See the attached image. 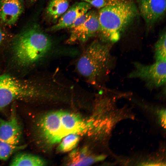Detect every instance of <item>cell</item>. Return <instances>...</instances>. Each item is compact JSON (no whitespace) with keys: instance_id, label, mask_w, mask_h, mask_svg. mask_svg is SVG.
Returning <instances> with one entry per match:
<instances>
[{"instance_id":"5","label":"cell","mask_w":166,"mask_h":166,"mask_svg":"<svg viewBox=\"0 0 166 166\" xmlns=\"http://www.w3.org/2000/svg\"><path fill=\"white\" fill-rule=\"evenodd\" d=\"M166 61H156L150 65L134 63V70L128 75L129 78H138L152 87H158L166 82Z\"/></svg>"},{"instance_id":"2","label":"cell","mask_w":166,"mask_h":166,"mask_svg":"<svg viewBox=\"0 0 166 166\" xmlns=\"http://www.w3.org/2000/svg\"><path fill=\"white\" fill-rule=\"evenodd\" d=\"M109 45L95 40L78 59L76 69L89 83L95 85L108 71L111 61Z\"/></svg>"},{"instance_id":"4","label":"cell","mask_w":166,"mask_h":166,"mask_svg":"<svg viewBox=\"0 0 166 166\" xmlns=\"http://www.w3.org/2000/svg\"><path fill=\"white\" fill-rule=\"evenodd\" d=\"M50 84L45 87H37L23 82L6 74L0 75V109L14 101L38 97L53 93Z\"/></svg>"},{"instance_id":"1","label":"cell","mask_w":166,"mask_h":166,"mask_svg":"<svg viewBox=\"0 0 166 166\" xmlns=\"http://www.w3.org/2000/svg\"><path fill=\"white\" fill-rule=\"evenodd\" d=\"M137 7L130 1L107 4L98 12L102 41L113 43L118 41L127 27L136 16Z\"/></svg>"},{"instance_id":"19","label":"cell","mask_w":166,"mask_h":166,"mask_svg":"<svg viewBox=\"0 0 166 166\" xmlns=\"http://www.w3.org/2000/svg\"><path fill=\"white\" fill-rule=\"evenodd\" d=\"M83 2L90 4L96 8L100 9L107 3L105 0H82Z\"/></svg>"},{"instance_id":"11","label":"cell","mask_w":166,"mask_h":166,"mask_svg":"<svg viewBox=\"0 0 166 166\" xmlns=\"http://www.w3.org/2000/svg\"><path fill=\"white\" fill-rule=\"evenodd\" d=\"M91 6L83 1L74 4L60 17L57 22L50 28V30L69 28L79 17L90 10Z\"/></svg>"},{"instance_id":"10","label":"cell","mask_w":166,"mask_h":166,"mask_svg":"<svg viewBox=\"0 0 166 166\" xmlns=\"http://www.w3.org/2000/svg\"><path fill=\"white\" fill-rule=\"evenodd\" d=\"M12 112L8 120L0 118V140L18 145L21 138V128L14 112Z\"/></svg>"},{"instance_id":"17","label":"cell","mask_w":166,"mask_h":166,"mask_svg":"<svg viewBox=\"0 0 166 166\" xmlns=\"http://www.w3.org/2000/svg\"><path fill=\"white\" fill-rule=\"evenodd\" d=\"M79 140L77 134H71L65 137L59 146L58 149L62 152L68 151L74 148Z\"/></svg>"},{"instance_id":"8","label":"cell","mask_w":166,"mask_h":166,"mask_svg":"<svg viewBox=\"0 0 166 166\" xmlns=\"http://www.w3.org/2000/svg\"><path fill=\"white\" fill-rule=\"evenodd\" d=\"M100 29L98 13L94 11L91 16L81 25L71 29L68 43H84L99 32Z\"/></svg>"},{"instance_id":"6","label":"cell","mask_w":166,"mask_h":166,"mask_svg":"<svg viewBox=\"0 0 166 166\" xmlns=\"http://www.w3.org/2000/svg\"><path fill=\"white\" fill-rule=\"evenodd\" d=\"M137 2L138 11L148 29L165 16L166 0H137Z\"/></svg>"},{"instance_id":"7","label":"cell","mask_w":166,"mask_h":166,"mask_svg":"<svg viewBox=\"0 0 166 166\" xmlns=\"http://www.w3.org/2000/svg\"><path fill=\"white\" fill-rule=\"evenodd\" d=\"M60 111L51 112L44 116L39 123L42 136L48 143L60 142L63 138L60 128Z\"/></svg>"},{"instance_id":"16","label":"cell","mask_w":166,"mask_h":166,"mask_svg":"<svg viewBox=\"0 0 166 166\" xmlns=\"http://www.w3.org/2000/svg\"><path fill=\"white\" fill-rule=\"evenodd\" d=\"M25 147L24 145L12 144L0 140V160H7L13 153Z\"/></svg>"},{"instance_id":"15","label":"cell","mask_w":166,"mask_h":166,"mask_svg":"<svg viewBox=\"0 0 166 166\" xmlns=\"http://www.w3.org/2000/svg\"><path fill=\"white\" fill-rule=\"evenodd\" d=\"M165 28L163 29L154 46V57L156 61L166 60Z\"/></svg>"},{"instance_id":"18","label":"cell","mask_w":166,"mask_h":166,"mask_svg":"<svg viewBox=\"0 0 166 166\" xmlns=\"http://www.w3.org/2000/svg\"><path fill=\"white\" fill-rule=\"evenodd\" d=\"M94 11L89 10L79 17L68 28L71 29L76 27L84 23L92 15Z\"/></svg>"},{"instance_id":"9","label":"cell","mask_w":166,"mask_h":166,"mask_svg":"<svg viewBox=\"0 0 166 166\" xmlns=\"http://www.w3.org/2000/svg\"><path fill=\"white\" fill-rule=\"evenodd\" d=\"M60 127L63 138L69 134H77L84 132L91 124L73 113L60 111Z\"/></svg>"},{"instance_id":"20","label":"cell","mask_w":166,"mask_h":166,"mask_svg":"<svg viewBox=\"0 0 166 166\" xmlns=\"http://www.w3.org/2000/svg\"><path fill=\"white\" fill-rule=\"evenodd\" d=\"M5 38V34L0 27V44L2 42Z\"/></svg>"},{"instance_id":"3","label":"cell","mask_w":166,"mask_h":166,"mask_svg":"<svg viewBox=\"0 0 166 166\" xmlns=\"http://www.w3.org/2000/svg\"><path fill=\"white\" fill-rule=\"evenodd\" d=\"M50 39L38 28L33 27L23 32L17 38L14 45L15 57L21 65L35 63L49 52Z\"/></svg>"},{"instance_id":"13","label":"cell","mask_w":166,"mask_h":166,"mask_svg":"<svg viewBox=\"0 0 166 166\" xmlns=\"http://www.w3.org/2000/svg\"><path fill=\"white\" fill-rule=\"evenodd\" d=\"M69 4V0H51L47 7L46 12L53 20H57L68 9Z\"/></svg>"},{"instance_id":"21","label":"cell","mask_w":166,"mask_h":166,"mask_svg":"<svg viewBox=\"0 0 166 166\" xmlns=\"http://www.w3.org/2000/svg\"><path fill=\"white\" fill-rule=\"evenodd\" d=\"M29 0L31 1H34L35 0Z\"/></svg>"},{"instance_id":"14","label":"cell","mask_w":166,"mask_h":166,"mask_svg":"<svg viewBox=\"0 0 166 166\" xmlns=\"http://www.w3.org/2000/svg\"><path fill=\"white\" fill-rule=\"evenodd\" d=\"M45 163L39 157L27 153L16 155L10 163L11 166H43Z\"/></svg>"},{"instance_id":"12","label":"cell","mask_w":166,"mask_h":166,"mask_svg":"<svg viewBox=\"0 0 166 166\" xmlns=\"http://www.w3.org/2000/svg\"><path fill=\"white\" fill-rule=\"evenodd\" d=\"M23 8V0H0V19L7 25H14Z\"/></svg>"}]
</instances>
